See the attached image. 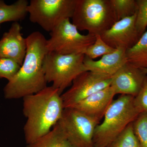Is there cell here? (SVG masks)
Segmentation results:
<instances>
[{"label": "cell", "instance_id": "1", "mask_svg": "<svg viewBox=\"0 0 147 147\" xmlns=\"http://www.w3.org/2000/svg\"><path fill=\"white\" fill-rule=\"evenodd\" d=\"M26 53L20 69L4 88L6 99H18L35 94L47 87L43 70L47 53V39L38 31L26 38Z\"/></svg>", "mask_w": 147, "mask_h": 147}, {"label": "cell", "instance_id": "2", "mask_svg": "<svg viewBox=\"0 0 147 147\" xmlns=\"http://www.w3.org/2000/svg\"><path fill=\"white\" fill-rule=\"evenodd\" d=\"M23 98V114L27 119L24 137L28 145L52 129L60 119L64 108L61 94L53 86Z\"/></svg>", "mask_w": 147, "mask_h": 147}, {"label": "cell", "instance_id": "3", "mask_svg": "<svg viewBox=\"0 0 147 147\" xmlns=\"http://www.w3.org/2000/svg\"><path fill=\"white\" fill-rule=\"evenodd\" d=\"M134 97L121 95L114 100L106 111L103 120L95 129L94 147H108L129 124L141 113L134 101Z\"/></svg>", "mask_w": 147, "mask_h": 147}, {"label": "cell", "instance_id": "4", "mask_svg": "<svg viewBox=\"0 0 147 147\" xmlns=\"http://www.w3.org/2000/svg\"><path fill=\"white\" fill-rule=\"evenodd\" d=\"M72 23L79 30L101 35L117 21L110 0H76Z\"/></svg>", "mask_w": 147, "mask_h": 147}, {"label": "cell", "instance_id": "5", "mask_svg": "<svg viewBox=\"0 0 147 147\" xmlns=\"http://www.w3.org/2000/svg\"><path fill=\"white\" fill-rule=\"evenodd\" d=\"M84 54L63 55L47 53L43 61V71L47 83L58 90L60 94L71 85L76 77L88 71L84 63Z\"/></svg>", "mask_w": 147, "mask_h": 147}, {"label": "cell", "instance_id": "6", "mask_svg": "<svg viewBox=\"0 0 147 147\" xmlns=\"http://www.w3.org/2000/svg\"><path fill=\"white\" fill-rule=\"evenodd\" d=\"M76 0H31L27 7L31 22L51 32L65 20L72 18Z\"/></svg>", "mask_w": 147, "mask_h": 147}, {"label": "cell", "instance_id": "7", "mask_svg": "<svg viewBox=\"0 0 147 147\" xmlns=\"http://www.w3.org/2000/svg\"><path fill=\"white\" fill-rule=\"evenodd\" d=\"M100 122L75 108H64L57 124L73 147H94L95 129Z\"/></svg>", "mask_w": 147, "mask_h": 147}, {"label": "cell", "instance_id": "8", "mask_svg": "<svg viewBox=\"0 0 147 147\" xmlns=\"http://www.w3.org/2000/svg\"><path fill=\"white\" fill-rule=\"evenodd\" d=\"M69 19L65 20L50 32V38L46 42L47 53L84 55L87 48L94 43L95 36L81 34Z\"/></svg>", "mask_w": 147, "mask_h": 147}, {"label": "cell", "instance_id": "9", "mask_svg": "<svg viewBox=\"0 0 147 147\" xmlns=\"http://www.w3.org/2000/svg\"><path fill=\"white\" fill-rule=\"evenodd\" d=\"M112 77L83 72L74 80L70 88L61 95L64 108H71L91 95L111 85Z\"/></svg>", "mask_w": 147, "mask_h": 147}, {"label": "cell", "instance_id": "10", "mask_svg": "<svg viewBox=\"0 0 147 147\" xmlns=\"http://www.w3.org/2000/svg\"><path fill=\"white\" fill-rule=\"evenodd\" d=\"M136 13L133 16L117 21L100 37L104 42L115 49H129L141 37L136 28Z\"/></svg>", "mask_w": 147, "mask_h": 147}, {"label": "cell", "instance_id": "11", "mask_svg": "<svg viewBox=\"0 0 147 147\" xmlns=\"http://www.w3.org/2000/svg\"><path fill=\"white\" fill-rule=\"evenodd\" d=\"M146 76L141 68L127 62L112 76L110 86L116 95H128L135 97Z\"/></svg>", "mask_w": 147, "mask_h": 147}, {"label": "cell", "instance_id": "12", "mask_svg": "<svg viewBox=\"0 0 147 147\" xmlns=\"http://www.w3.org/2000/svg\"><path fill=\"white\" fill-rule=\"evenodd\" d=\"M22 28L18 22L12 23L8 32L0 39V58L9 59L20 66L26 53V38L21 33Z\"/></svg>", "mask_w": 147, "mask_h": 147}, {"label": "cell", "instance_id": "13", "mask_svg": "<svg viewBox=\"0 0 147 147\" xmlns=\"http://www.w3.org/2000/svg\"><path fill=\"white\" fill-rule=\"evenodd\" d=\"M115 95L113 88L110 86L93 94L71 108L100 122Z\"/></svg>", "mask_w": 147, "mask_h": 147}, {"label": "cell", "instance_id": "14", "mask_svg": "<svg viewBox=\"0 0 147 147\" xmlns=\"http://www.w3.org/2000/svg\"><path fill=\"white\" fill-rule=\"evenodd\" d=\"M126 50L123 48H117L115 52L103 55L98 61L93 60L85 55L84 65L88 71L112 77L127 62Z\"/></svg>", "mask_w": 147, "mask_h": 147}, {"label": "cell", "instance_id": "15", "mask_svg": "<svg viewBox=\"0 0 147 147\" xmlns=\"http://www.w3.org/2000/svg\"><path fill=\"white\" fill-rule=\"evenodd\" d=\"M29 3L27 0H18L11 5L0 0V28L5 22H18L23 20L28 14Z\"/></svg>", "mask_w": 147, "mask_h": 147}, {"label": "cell", "instance_id": "16", "mask_svg": "<svg viewBox=\"0 0 147 147\" xmlns=\"http://www.w3.org/2000/svg\"><path fill=\"white\" fill-rule=\"evenodd\" d=\"M127 62L140 68H147V30L137 43L126 50Z\"/></svg>", "mask_w": 147, "mask_h": 147}, {"label": "cell", "instance_id": "17", "mask_svg": "<svg viewBox=\"0 0 147 147\" xmlns=\"http://www.w3.org/2000/svg\"><path fill=\"white\" fill-rule=\"evenodd\" d=\"M27 147H73L65 137L57 124L50 131Z\"/></svg>", "mask_w": 147, "mask_h": 147}, {"label": "cell", "instance_id": "18", "mask_svg": "<svg viewBox=\"0 0 147 147\" xmlns=\"http://www.w3.org/2000/svg\"><path fill=\"white\" fill-rule=\"evenodd\" d=\"M117 21L130 17L136 13L137 1L135 0H110Z\"/></svg>", "mask_w": 147, "mask_h": 147}, {"label": "cell", "instance_id": "19", "mask_svg": "<svg viewBox=\"0 0 147 147\" xmlns=\"http://www.w3.org/2000/svg\"><path fill=\"white\" fill-rule=\"evenodd\" d=\"M132 123L129 124L108 147H140Z\"/></svg>", "mask_w": 147, "mask_h": 147}, {"label": "cell", "instance_id": "20", "mask_svg": "<svg viewBox=\"0 0 147 147\" xmlns=\"http://www.w3.org/2000/svg\"><path fill=\"white\" fill-rule=\"evenodd\" d=\"M132 124L140 147H147V112L140 113Z\"/></svg>", "mask_w": 147, "mask_h": 147}, {"label": "cell", "instance_id": "21", "mask_svg": "<svg viewBox=\"0 0 147 147\" xmlns=\"http://www.w3.org/2000/svg\"><path fill=\"white\" fill-rule=\"evenodd\" d=\"M116 50L104 42L100 36L97 35L96 36L94 43L87 48L84 55L93 60L100 56L113 53Z\"/></svg>", "mask_w": 147, "mask_h": 147}, {"label": "cell", "instance_id": "22", "mask_svg": "<svg viewBox=\"0 0 147 147\" xmlns=\"http://www.w3.org/2000/svg\"><path fill=\"white\" fill-rule=\"evenodd\" d=\"M137 9L135 22L136 28L140 36L147 27V0H137Z\"/></svg>", "mask_w": 147, "mask_h": 147}, {"label": "cell", "instance_id": "23", "mask_svg": "<svg viewBox=\"0 0 147 147\" xmlns=\"http://www.w3.org/2000/svg\"><path fill=\"white\" fill-rule=\"evenodd\" d=\"M21 66L9 59L0 58V79L5 78L8 81L16 75Z\"/></svg>", "mask_w": 147, "mask_h": 147}, {"label": "cell", "instance_id": "24", "mask_svg": "<svg viewBox=\"0 0 147 147\" xmlns=\"http://www.w3.org/2000/svg\"><path fill=\"white\" fill-rule=\"evenodd\" d=\"M134 104L141 113L147 112V75L141 90L134 98Z\"/></svg>", "mask_w": 147, "mask_h": 147}, {"label": "cell", "instance_id": "25", "mask_svg": "<svg viewBox=\"0 0 147 147\" xmlns=\"http://www.w3.org/2000/svg\"><path fill=\"white\" fill-rule=\"evenodd\" d=\"M142 71H144L146 75H147V68H141Z\"/></svg>", "mask_w": 147, "mask_h": 147}]
</instances>
